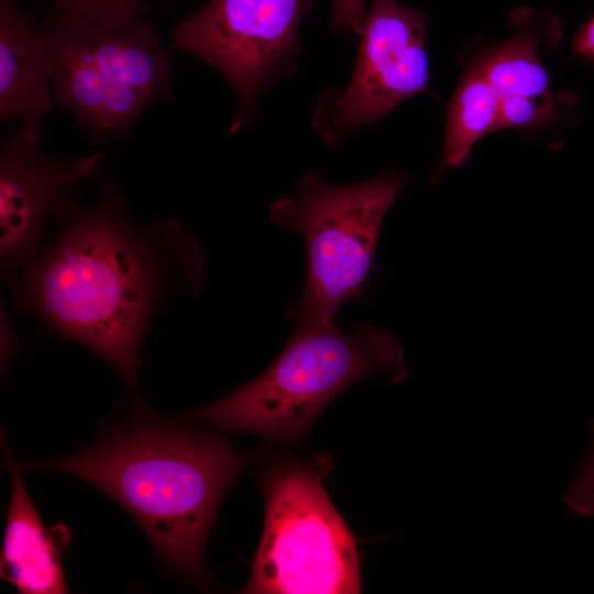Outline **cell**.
I'll return each instance as SVG.
<instances>
[{"instance_id": "obj_1", "label": "cell", "mask_w": 594, "mask_h": 594, "mask_svg": "<svg viewBox=\"0 0 594 594\" xmlns=\"http://www.w3.org/2000/svg\"><path fill=\"white\" fill-rule=\"evenodd\" d=\"M99 200L74 193L57 215V233L21 271L7 276L12 308L106 361L131 392L139 386L141 346L155 310L205 286L198 240L174 218L132 222L110 176Z\"/></svg>"}, {"instance_id": "obj_2", "label": "cell", "mask_w": 594, "mask_h": 594, "mask_svg": "<svg viewBox=\"0 0 594 594\" xmlns=\"http://www.w3.org/2000/svg\"><path fill=\"white\" fill-rule=\"evenodd\" d=\"M136 403L74 455L18 463L66 473L107 495L139 524L167 572L200 585L211 524L248 459L224 438Z\"/></svg>"}, {"instance_id": "obj_3", "label": "cell", "mask_w": 594, "mask_h": 594, "mask_svg": "<svg viewBox=\"0 0 594 594\" xmlns=\"http://www.w3.org/2000/svg\"><path fill=\"white\" fill-rule=\"evenodd\" d=\"M408 374L399 340L384 328L360 323L295 324L276 359L233 393L183 414L223 431H244L296 443L323 408L365 377L402 382Z\"/></svg>"}, {"instance_id": "obj_4", "label": "cell", "mask_w": 594, "mask_h": 594, "mask_svg": "<svg viewBox=\"0 0 594 594\" xmlns=\"http://www.w3.org/2000/svg\"><path fill=\"white\" fill-rule=\"evenodd\" d=\"M38 28L48 47L55 105L94 141L128 139L145 108L174 99L170 50L144 15L102 26L52 10Z\"/></svg>"}, {"instance_id": "obj_5", "label": "cell", "mask_w": 594, "mask_h": 594, "mask_svg": "<svg viewBox=\"0 0 594 594\" xmlns=\"http://www.w3.org/2000/svg\"><path fill=\"white\" fill-rule=\"evenodd\" d=\"M410 176L388 170L352 185H332L318 172L277 198L270 219L301 235L306 277L300 299L286 311L295 324H331L340 308L366 288L382 221Z\"/></svg>"}, {"instance_id": "obj_6", "label": "cell", "mask_w": 594, "mask_h": 594, "mask_svg": "<svg viewBox=\"0 0 594 594\" xmlns=\"http://www.w3.org/2000/svg\"><path fill=\"white\" fill-rule=\"evenodd\" d=\"M331 468L295 462L264 484V530L243 593H360L356 542L323 486Z\"/></svg>"}, {"instance_id": "obj_7", "label": "cell", "mask_w": 594, "mask_h": 594, "mask_svg": "<svg viewBox=\"0 0 594 594\" xmlns=\"http://www.w3.org/2000/svg\"><path fill=\"white\" fill-rule=\"evenodd\" d=\"M312 0H209L178 21L173 47L212 66L238 97L234 134L254 118L263 94L295 74L299 25Z\"/></svg>"}, {"instance_id": "obj_8", "label": "cell", "mask_w": 594, "mask_h": 594, "mask_svg": "<svg viewBox=\"0 0 594 594\" xmlns=\"http://www.w3.org/2000/svg\"><path fill=\"white\" fill-rule=\"evenodd\" d=\"M351 79L320 95L312 128L334 146L428 88L424 15L396 0H371Z\"/></svg>"}, {"instance_id": "obj_9", "label": "cell", "mask_w": 594, "mask_h": 594, "mask_svg": "<svg viewBox=\"0 0 594 594\" xmlns=\"http://www.w3.org/2000/svg\"><path fill=\"white\" fill-rule=\"evenodd\" d=\"M41 123H20L0 147V266L6 277L25 267L44 245L75 186L96 180L106 155L47 156L41 147Z\"/></svg>"}, {"instance_id": "obj_10", "label": "cell", "mask_w": 594, "mask_h": 594, "mask_svg": "<svg viewBox=\"0 0 594 594\" xmlns=\"http://www.w3.org/2000/svg\"><path fill=\"white\" fill-rule=\"evenodd\" d=\"M45 36L18 0H0V121L41 123L55 107Z\"/></svg>"}, {"instance_id": "obj_11", "label": "cell", "mask_w": 594, "mask_h": 594, "mask_svg": "<svg viewBox=\"0 0 594 594\" xmlns=\"http://www.w3.org/2000/svg\"><path fill=\"white\" fill-rule=\"evenodd\" d=\"M11 475V494L0 559L1 578L24 594L67 593L62 550L43 524L21 475V468L3 447Z\"/></svg>"}, {"instance_id": "obj_12", "label": "cell", "mask_w": 594, "mask_h": 594, "mask_svg": "<svg viewBox=\"0 0 594 594\" xmlns=\"http://www.w3.org/2000/svg\"><path fill=\"white\" fill-rule=\"evenodd\" d=\"M514 35L493 46L473 59L501 97L522 96L550 98L548 74L541 65L537 51L544 38L543 16L529 10L516 13Z\"/></svg>"}, {"instance_id": "obj_13", "label": "cell", "mask_w": 594, "mask_h": 594, "mask_svg": "<svg viewBox=\"0 0 594 594\" xmlns=\"http://www.w3.org/2000/svg\"><path fill=\"white\" fill-rule=\"evenodd\" d=\"M501 96L482 70L472 62L449 102L441 158L432 172L438 179L450 167H460L474 144L499 130Z\"/></svg>"}, {"instance_id": "obj_14", "label": "cell", "mask_w": 594, "mask_h": 594, "mask_svg": "<svg viewBox=\"0 0 594 594\" xmlns=\"http://www.w3.org/2000/svg\"><path fill=\"white\" fill-rule=\"evenodd\" d=\"M52 10L65 11L102 26H114L143 16L145 0H50Z\"/></svg>"}, {"instance_id": "obj_15", "label": "cell", "mask_w": 594, "mask_h": 594, "mask_svg": "<svg viewBox=\"0 0 594 594\" xmlns=\"http://www.w3.org/2000/svg\"><path fill=\"white\" fill-rule=\"evenodd\" d=\"M557 101L550 98L504 96L499 101V130L529 128L553 119Z\"/></svg>"}, {"instance_id": "obj_16", "label": "cell", "mask_w": 594, "mask_h": 594, "mask_svg": "<svg viewBox=\"0 0 594 594\" xmlns=\"http://www.w3.org/2000/svg\"><path fill=\"white\" fill-rule=\"evenodd\" d=\"M592 430L594 433V420ZM564 499L572 512L585 517L594 516V443L570 484Z\"/></svg>"}, {"instance_id": "obj_17", "label": "cell", "mask_w": 594, "mask_h": 594, "mask_svg": "<svg viewBox=\"0 0 594 594\" xmlns=\"http://www.w3.org/2000/svg\"><path fill=\"white\" fill-rule=\"evenodd\" d=\"M367 0H331V25L334 32L344 34L361 33Z\"/></svg>"}, {"instance_id": "obj_18", "label": "cell", "mask_w": 594, "mask_h": 594, "mask_svg": "<svg viewBox=\"0 0 594 594\" xmlns=\"http://www.w3.org/2000/svg\"><path fill=\"white\" fill-rule=\"evenodd\" d=\"M572 48L576 55L594 61V14L574 36Z\"/></svg>"}]
</instances>
